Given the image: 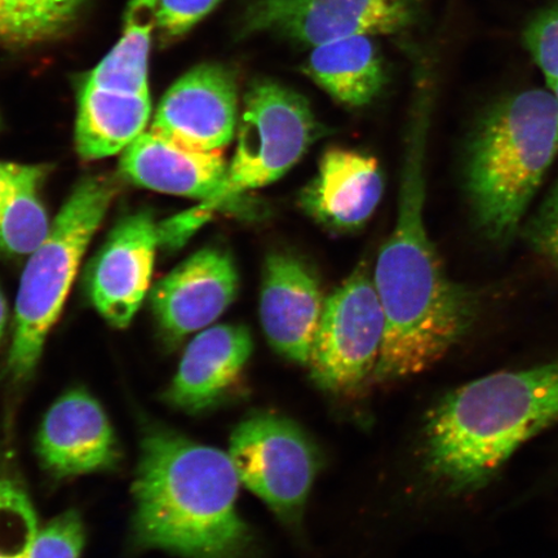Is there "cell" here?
<instances>
[{"label":"cell","mask_w":558,"mask_h":558,"mask_svg":"<svg viewBox=\"0 0 558 558\" xmlns=\"http://www.w3.org/2000/svg\"><path fill=\"white\" fill-rule=\"evenodd\" d=\"M158 0H131L124 15L121 38L83 85L114 93L149 95V56L157 27Z\"/></svg>","instance_id":"ffe728a7"},{"label":"cell","mask_w":558,"mask_h":558,"mask_svg":"<svg viewBox=\"0 0 558 558\" xmlns=\"http://www.w3.org/2000/svg\"><path fill=\"white\" fill-rule=\"evenodd\" d=\"M428 128V111L422 107L404 143L396 226L375 265L374 283L386 314V335L374 369L380 381L408 378L434 366L476 320V294L446 275L425 227Z\"/></svg>","instance_id":"6da1fadb"},{"label":"cell","mask_w":558,"mask_h":558,"mask_svg":"<svg viewBox=\"0 0 558 558\" xmlns=\"http://www.w3.org/2000/svg\"><path fill=\"white\" fill-rule=\"evenodd\" d=\"M558 155V100L553 89H527L486 110L465 150L464 186L486 239H513Z\"/></svg>","instance_id":"277c9868"},{"label":"cell","mask_w":558,"mask_h":558,"mask_svg":"<svg viewBox=\"0 0 558 558\" xmlns=\"http://www.w3.org/2000/svg\"><path fill=\"white\" fill-rule=\"evenodd\" d=\"M116 193L117 186L109 179H82L56 216L47 239L27 260L16 298L15 335L9 357L12 378L25 379L38 364L83 255Z\"/></svg>","instance_id":"5b68a950"},{"label":"cell","mask_w":558,"mask_h":558,"mask_svg":"<svg viewBox=\"0 0 558 558\" xmlns=\"http://www.w3.org/2000/svg\"><path fill=\"white\" fill-rule=\"evenodd\" d=\"M523 40L548 85L558 83V2L530 21Z\"/></svg>","instance_id":"d4e9b609"},{"label":"cell","mask_w":558,"mask_h":558,"mask_svg":"<svg viewBox=\"0 0 558 558\" xmlns=\"http://www.w3.org/2000/svg\"><path fill=\"white\" fill-rule=\"evenodd\" d=\"M324 134L303 95L276 81L253 82L244 95L239 142L226 185L213 204H205L216 211L243 193L274 184Z\"/></svg>","instance_id":"8992f818"},{"label":"cell","mask_w":558,"mask_h":558,"mask_svg":"<svg viewBox=\"0 0 558 558\" xmlns=\"http://www.w3.org/2000/svg\"><path fill=\"white\" fill-rule=\"evenodd\" d=\"M7 317H9V308H7V302L2 289H0V340H2Z\"/></svg>","instance_id":"f1b7e54d"},{"label":"cell","mask_w":558,"mask_h":558,"mask_svg":"<svg viewBox=\"0 0 558 558\" xmlns=\"http://www.w3.org/2000/svg\"><path fill=\"white\" fill-rule=\"evenodd\" d=\"M558 424V361L484 376L445 396L425 424V469L446 492H476L521 445Z\"/></svg>","instance_id":"3957f363"},{"label":"cell","mask_w":558,"mask_h":558,"mask_svg":"<svg viewBox=\"0 0 558 558\" xmlns=\"http://www.w3.org/2000/svg\"><path fill=\"white\" fill-rule=\"evenodd\" d=\"M229 457L241 484L286 525L303 519L319 470V453L302 427L275 411L259 410L236 425Z\"/></svg>","instance_id":"52a82bcc"},{"label":"cell","mask_w":558,"mask_h":558,"mask_svg":"<svg viewBox=\"0 0 558 558\" xmlns=\"http://www.w3.org/2000/svg\"><path fill=\"white\" fill-rule=\"evenodd\" d=\"M240 277L227 250L209 247L193 254L151 290L160 327L172 339L205 329L225 313L239 292Z\"/></svg>","instance_id":"4fadbf2b"},{"label":"cell","mask_w":558,"mask_h":558,"mask_svg":"<svg viewBox=\"0 0 558 558\" xmlns=\"http://www.w3.org/2000/svg\"><path fill=\"white\" fill-rule=\"evenodd\" d=\"M303 69L333 100L352 109L372 104L387 85L378 48L368 35L313 47Z\"/></svg>","instance_id":"ac0fdd59"},{"label":"cell","mask_w":558,"mask_h":558,"mask_svg":"<svg viewBox=\"0 0 558 558\" xmlns=\"http://www.w3.org/2000/svg\"><path fill=\"white\" fill-rule=\"evenodd\" d=\"M548 88L553 89V93L555 94L558 100V83H554V85H548Z\"/></svg>","instance_id":"4dcf8cb0"},{"label":"cell","mask_w":558,"mask_h":558,"mask_svg":"<svg viewBox=\"0 0 558 558\" xmlns=\"http://www.w3.org/2000/svg\"><path fill=\"white\" fill-rule=\"evenodd\" d=\"M253 351L246 326L219 325L202 331L185 349L167 401L190 413L213 407L239 380Z\"/></svg>","instance_id":"e0dca14e"},{"label":"cell","mask_w":558,"mask_h":558,"mask_svg":"<svg viewBox=\"0 0 558 558\" xmlns=\"http://www.w3.org/2000/svg\"><path fill=\"white\" fill-rule=\"evenodd\" d=\"M215 209L201 202L197 207L173 216L158 226L159 246L167 250L183 247L187 240L213 218Z\"/></svg>","instance_id":"83f0119b"},{"label":"cell","mask_w":558,"mask_h":558,"mask_svg":"<svg viewBox=\"0 0 558 558\" xmlns=\"http://www.w3.org/2000/svg\"><path fill=\"white\" fill-rule=\"evenodd\" d=\"M325 300L308 263L288 251H271L265 257L260 320L269 344L284 359L310 365Z\"/></svg>","instance_id":"8fae6325"},{"label":"cell","mask_w":558,"mask_h":558,"mask_svg":"<svg viewBox=\"0 0 558 558\" xmlns=\"http://www.w3.org/2000/svg\"><path fill=\"white\" fill-rule=\"evenodd\" d=\"M83 541L80 514L69 511L39 530L27 558H80Z\"/></svg>","instance_id":"cb8c5ba5"},{"label":"cell","mask_w":558,"mask_h":558,"mask_svg":"<svg viewBox=\"0 0 558 558\" xmlns=\"http://www.w3.org/2000/svg\"><path fill=\"white\" fill-rule=\"evenodd\" d=\"M38 452L46 469L60 477L107 470L120 458L107 415L82 390L61 397L48 411Z\"/></svg>","instance_id":"9a60e30c"},{"label":"cell","mask_w":558,"mask_h":558,"mask_svg":"<svg viewBox=\"0 0 558 558\" xmlns=\"http://www.w3.org/2000/svg\"><path fill=\"white\" fill-rule=\"evenodd\" d=\"M158 226L153 215L128 216L111 230L89 270V294L111 326L124 329L142 306L151 282Z\"/></svg>","instance_id":"7c38bea8"},{"label":"cell","mask_w":558,"mask_h":558,"mask_svg":"<svg viewBox=\"0 0 558 558\" xmlns=\"http://www.w3.org/2000/svg\"><path fill=\"white\" fill-rule=\"evenodd\" d=\"M121 171L146 190L213 202L226 185L228 165L220 151L184 148L145 131L122 151Z\"/></svg>","instance_id":"2e32d148"},{"label":"cell","mask_w":558,"mask_h":558,"mask_svg":"<svg viewBox=\"0 0 558 558\" xmlns=\"http://www.w3.org/2000/svg\"><path fill=\"white\" fill-rule=\"evenodd\" d=\"M44 166L10 163L0 191V251L7 255H32L50 233L51 225L39 191L46 178Z\"/></svg>","instance_id":"44dd1931"},{"label":"cell","mask_w":558,"mask_h":558,"mask_svg":"<svg viewBox=\"0 0 558 558\" xmlns=\"http://www.w3.org/2000/svg\"><path fill=\"white\" fill-rule=\"evenodd\" d=\"M386 335V314L366 264L325 300L310 367L317 386L331 392L359 387L374 373Z\"/></svg>","instance_id":"ba28073f"},{"label":"cell","mask_w":558,"mask_h":558,"mask_svg":"<svg viewBox=\"0 0 558 558\" xmlns=\"http://www.w3.org/2000/svg\"><path fill=\"white\" fill-rule=\"evenodd\" d=\"M240 485L229 453L151 432L134 485L138 543L185 558L243 557L253 534L236 512Z\"/></svg>","instance_id":"7a4b0ae2"},{"label":"cell","mask_w":558,"mask_h":558,"mask_svg":"<svg viewBox=\"0 0 558 558\" xmlns=\"http://www.w3.org/2000/svg\"><path fill=\"white\" fill-rule=\"evenodd\" d=\"M526 235L536 253L558 268V181L530 221Z\"/></svg>","instance_id":"4316f807"},{"label":"cell","mask_w":558,"mask_h":558,"mask_svg":"<svg viewBox=\"0 0 558 558\" xmlns=\"http://www.w3.org/2000/svg\"><path fill=\"white\" fill-rule=\"evenodd\" d=\"M38 532L37 515L23 487L0 476V558H27Z\"/></svg>","instance_id":"603a6c76"},{"label":"cell","mask_w":558,"mask_h":558,"mask_svg":"<svg viewBox=\"0 0 558 558\" xmlns=\"http://www.w3.org/2000/svg\"><path fill=\"white\" fill-rule=\"evenodd\" d=\"M151 114L150 96L81 86L75 145L83 159L116 156L145 132Z\"/></svg>","instance_id":"d6986e66"},{"label":"cell","mask_w":558,"mask_h":558,"mask_svg":"<svg viewBox=\"0 0 558 558\" xmlns=\"http://www.w3.org/2000/svg\"><path fill=\"white\" fill-rule=\"evenodd\" d=\"M383 193L378 160L364 153L330 148L320 158L316 177L300 193V206L320 226L353 232L373 218Z\"/></svg>","instance_id":"5bb4252c"},{"label":"cell","mask_w":558,"mask_h":558,"mask_svg":"<svg viewBox=\"0 0 558 558\" xmlns=\"http://www.w3.org/2000/svg\"><path fill=\"white\" fill-rule=\"evenodd\" d=\"M239 129V86L233 72L202 64L181 76L160 100L150 131L184 148L220 151Z\"/></svg>","instance_id":"30bf717a"},{"label":"cell","mask_w":558,"mask_h":558,"mask_svg":"<svg viewBox=\"0 0 558 558\" xmlns=\"http://www.w3.org/2000/svg\"><path fill=\"white\" fill-rule=\"evenodd\" d=\"M423 0H254L241 17L243 37L275 35L311 48L355 35L409 29Z\"/></svg>","instance_id":"9c48e42d"},{"label":"cell","mask_w":558,"mask_h":558,"mask_svg":"<svg viewBox=\"0 0 558 558\" xmlns=\"http://www.w3.org/2000/svg\"><path fill=\"white\" fill-rule=\"evenodd\" d=\"M10 163L0 162V191H2V186L4 184L7 173H9Z\"/></svg>","instance_id":"f546056e"},{"label":"cell","mask_w":558,"mask_h":558,"mask_svg":"<svg viewBox=\"0 0 558 558\" xmlns=\"http://www.w3.org/2000/svg\"><path fill=\"white\" fill-rule=\"evenodd\" d=\"M221 2L222 0H158L157 29L167 40L183 37Z\"/></svg>","instance_id":"484cf974"},{"label":"cell","mask_w":558,"mask_h":558,"mask_svg":"<svg viewBox=\"0 0 558 558\" xmlns=\"http://www.w3.org/2000/svg\"><path fill=\"white\" fill-rule=\"evenodd\" d=\"M86 0H0V40L26 46L56 37Z\"/></svg>","instance_id":"7402d4cb"}]
</instances>
